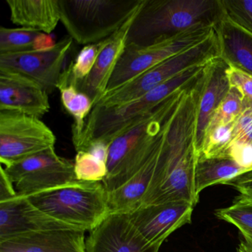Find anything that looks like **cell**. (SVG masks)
I'll return each mask as SVG.
<instances>
[{"label": "cell", "instance_id": "cell-35", "mask_svg": "<svg viewBox=\"0 0 252 252\" xmlns=\"http://www.w3.org/2000/svg\"><path fill=\"white\" fill-rule=\"evenodd\" d=\"M54 37L51 34L40 32L33 44L34 51H45L52 48L56 45Z\"/></svg>", "mask_w": 252, "mask_h": 252}, {"label": "cell", "instance_id": "cell-18", "mask_svg": "<svg viewBox=\"0 0 252 252\" xmlns=\"http://www.w3.org/2000/svg\"><path fill=\"white\" fill-rule=\"evenodd\" d=\"M166 134L161 143L141 169L122 187L109 192L110 214H130L142 206L143 199L153 179Z\"/></svg>", "mask_w": 252, "mask_h": 252}, {"label": "cell", "instance_id": "cell-9", "mask_svg": "<svg viewBox=\"0 0 252 252\" xmlns=\"http://www.w3.org/2000/svg\"><path fill=\"white\" fill-rule=\"evenodd\" d=\"M53 131L39 118L0 111V161L5 166L55 146Z\"/></svg>", "mask_w": 252, "mask_h": 252}, {"label": "cell", "instance_id": "cell-13", "mask_svg": "<svg viewBox=\"0 0 252 252\" xmlns=\"http://www.w3.org/2000/svg\"><path fill=\"white\" fill-rule=\"evenodd\" d=\"M230 65L220 57L205 66L197 80V123L195 148L197 155L212 115L229 92L228 70Z\"/></svg>", "mask_w": 252, "mask_h": 252}, {"label": "cell", "instance_id": "cell-28", "mask_svg": "<svg viewBox=\"0 0 252 252\" xmlns=\"http://www.w3.org/2000/svg\"><path fill=\"white\" fill-rule=\"evenodd\" d=\"M243 108L244 101L243 95L235 88H230L229 92L212 115L206 132L218 125L235 122Z\"/></svg>", "mask_w": 252, "mask_h": 252}, {"label": "cell", "instance_id": "cell-19", "mask_svg": "<svg viewBox=\"0 0 252 252\" xmlns=\"http://www.w3.org/2000/svg\"><path fill=\"white\" fill-rule=\"evenodd\" d=\"M11 20L25 29L51 34L60 21L59 0H6Z\"/></svg>", "mask_w": 252, "mask_h": 252}, {"label": "cell", "instance_id": "cell-6", "mask_svg": "<svg viewBox=\"0 0 252 252\" xmlns=\"http://www.w3.org/2000/svg\"><path fill=\"white\" fill-rule=\"evenodd\" d=\"M220 57L219 40L215 30L203 42L185 50L112 92L106 94L95 106L112 107L124 105L145 95L163 82L191 67L207 64Z\"/></svg>", "mask_w": 252, "mask_h": 252}, {"label": "cell", "instance_id": "cell-11", "mask_svg": "<svg viewBox=\"0 0 252 252\" xmlns=\"http://www.w3.org/2000/svg\"><path fill=\"white\" fill-rule=\"evenodd\" d=\"M194 206L187 201L148 204L128 214L140 234L151 244H162L171 234L191 223Z\"/></svg>", "mask_w": 252, "mask_h": 252}, {"label": "cell", "instance_id": "cell-34", "mask_svg": "<svg viewBox=\"0 0 252 252\" xmlns=\"http://www.w3.org/2000/svg\"><path fill=\"white\" fill-rule=\"evenodd\" d=\"M18 195L13 183L5 173L2 166L0 168V202L6 201Z\"/></svg>", "mask_w": 252, "mask_h": 252}, {"label": "cell", "instance_id": "cell-17", "mask_svg": "<svg viewBox=\"0 0 252 252\" xmlns=\"http://www.w3.org/2000/svg\"><path fill=\"white\" fill-rule=\"evenodd\" d=\"M138 10L114 34L107 38V44L101 50L92 71L76 85L79 91L91 98L94 106L106 94L112 75L126 48L128 32Z\"/></svg>", "mask_w": 252, "mask_h": 252}, {"label": "cell", "instance_id": "cell-24", "mask_svg": "<svg viewBox=\"0 0 252 252\" xmlns=\"http://www.w3.org/2000/svg\"><path fill=\"white\" fill-rule=\"evenodd\" d=\"M234 124V122L220 125L206 132L197 157L205 158L228 157L227 152L232 141Z\"/></svg>", "mask_w": 252, "mask_h": 252}, {"label": "cell", "instance_id": "cell-27", "mask_svg": "<svg viewBox=\"0 0 252 252\" xmlns=\"http://www.w3.org/2000/svg\"><path fill=\"white\" fill-rule=\"evenodd\" d=\"M74 172L78 181L103 182L107 175V163L88 151L76 152Z\"/></svg>", "mask_w": 252, "mask_h": 252}, {"label": "cell", "instance_id": "cell-33", "mask_svg": "<svg viewBox=\"0 0 252 252\" xmlns=\"http://www.w3.org/2000/svg\"><path fill=\"white\" fill-rule=\"evenodd\" d=\"M225 185L232 187L239 192L234 202L252 203V170L244 172L228 182Z\"/></svg>", "mask_w": 252, "mask_h": 252}, {"label": "cell", "instance_id": "cell-8", "mask_svg": "<svg viewBox=\"0 0 252 252\" xmlns=\"http://www.w3.org/2000/svg\"><path fill=\"white\" fill-rule=\"evenodd\" d=\"M4 169L17 194L23 197L79 181L75 175L74 161L59 156L54 147L5 166Z\"/></svg>", "mask_w": 252, "mask_h": 252}, {"label": "cell", "instance_id": "cell-31", "mask_svg": "<svg viewBox=\"0 0 252 252\" xmlns=\"http://www.w3.org/2000/svg\"><path fill=\"white\" fill-rule=\"evenodd\" d=\"M230 87L235 88L243 97L245 104H252V76L230 66L228 70Z\"/></svg>", "mask_w": 252, "mask_h": 252}, {"label": "cell", "instance_id": "cell-10", "mask_svg": "<svg viewBox=\"0 0 252 252\" xmlns=\"http://www.w3.org/2000/svg\"><path fill=\"white\" fill-rule=\"evenodd\" d=\"M73 41L68 36L45 51L0 54V70L22 75L51 94L57 89Z\"/></svg>", "mask_w": 252, "mask_h": 252}, {"label": "cell", "instance_id": "cell-16", "mask_svg": "<svg viewBox=\"0 0 252 252\" xmlns=\"http://www.w3.org/2000/svg\"><path fill=\"white\" fill-rule=\"evenodd\" d=\"M85 231L63 228L0 240V252H87Z\"/></svg>", "mask_w": 252, "mask_h": 252}, {"label": "cell", "instance_id": "cell-26", "mask_svg": "<svg viewBox=\"0 0 252 252\" xmlns=\"http://www.w3.org/2000/svg\"><path fill=\"white\" fill-rule=\"evenodd\" d=\"M40 32L32 29L0 28V54L34 51L33 44Z\"/></svg>", "mask_w": 252, "mask_h": 252}, {"label": "cell", "instance_id": "cell-32", "mask_svg": "<svg viewBox=\"0 0 252 252\" xmlns=\"http://www.w3.org/2000/svg\"><path fill=\"white\" fill-rule=\"evenodd\" d=\"M227 155L239 166L247 170H252V144L244 141H231Z\"/></svg>", "mask_w": 252, "mask_h": 252}, {"label": "cell", "instance_id": "cell-1", "mask_svg": "<svg viewBox=\"0 0 252 252\" xmlns=\"http://www.w3.org/2000/svg\"><path fill=\"white\" fill-rule=\"evenodd\" d=\"M191 83L168 97L112 141L107 175L103 181L108 192L127 182L151 157L164 138L171 117Z\"/></svg>", "mask_w": 252, "mask_h": 252}, {"label": "cell", "instance_id": "cell-36", "mask_svg": "<svg viewBox=\"0 0 252 252\" xmlns=\"http://www.w3.org/2000/svg\"><path fill=\"white\" fill-rule=\"evenodd\" d=\"M237 252H252V246L245 241H242L237 247Z\"/></svg>", "mask_w": 252, "mask_h": 252}, {"label": "cell", "instance_id": "cell-2", "mask_svg": "<svg viewBox=\"0 0 252 252\" xmlns=\"http://www.w3.org/2000/svg\"><path fill=\"white\" fill-rule=\"evenodd\" d=\"M220 0H144L128 32L126 46H151L197 27H216Z\"/></svg>", "mask_w": 252, "mask_h": 252}, {"label": "cell", "instance_id": "cell-30", "mask_svg": "<svg viewBox=\"0 0 252 252\" xmlns=\"http://www.w3.org/2000/svg\"><path fill=\"white\" fill-rule=\"evenodd\" d=\"M234 141L252 144V104L244 103L243 111L234 122L232 135Z\"/></svg>", "mask_w": 252, "mask_h": 252}, {"label": "cell", "instance_id": "cell-14", "mask_svg": "<svg viewBox=\"0 0 252 252\" xmlns=\"http://www.w3.org/2000/svg\"><path fill=\"white\" fill-rule=\"evenodd\" d=\"M63 228L81 229L52 218L26 197L17 195L0 202V240L26 233Z\"/></svg>", "mask_w": 252, "mask_h": 252}, {"label": "cell", "instance_id": "cell-20", "mask_svg": "<svg viewBox=\"0 0 252 252\" xmlns=\"http://www.w3.org/2000/svg\"><path fill=\"white\" fill-rule=\"evenodd\" d=\"M220 57L231 67L252 76V34L225 18L215 27Z\"/></svg>", "mask_w": 252, "mask_h": 252}, {"label": "cell", "instance_id": "cell-4", "mask_svg": "<svg viewBox=\"0 0 252 252\" xmlns=\"http://www.w3.org/2000/svg\"><path fill=\"white\" fill-rule=\"evenodd\" d=\"M108 194L103 182L77 181L26 197L52 218L91 231L110 215Z\"/></svg>", "mask_w": 252, "mask_h": 252}, {"label": "cell", "instance_id": "cell-21", "mask_svg": "<svg viewBox=\"0 0 252 252\" xmlns=\"http://www.w3.org/2000/svg\"><path fill=\"white\" fill-rule=\"evenodd\" d=\"M57 89L61 94L63 107L73 119L72 140L76 147L82 138L85 122L94 108V103L88 95L79 91L75 84L68 82L63 75Z\"/></svg>", "mask_w": 252, "mask_h": 252}, {"label": "cell", "instance_id": "cell-15", "mask_svg": "<svg viewBox=\"0 0 252 252\" xmlns=\"http://www.w3.org/2000/svg\"><path fill=\"white\" fill-rule=\"evenodd\" d=\"M51 108L48 94L22 75L0 70V111L41 117Z\"/></svg>", "mask_w": 252, "mask_h": 252}, {"label": "cell", "instance_id": "cell-12", "mask_svg": "<svg viewBox=\"0 0 252 252\" xmlns=\"http://www.w3.org/2000/svg\"><path fill=\"white\" fill-rule=\"evenodd\" d=\"M90 232L87 252H158L162 245L148 243L128 214H110Z\"/></svg>", "mask_w": 252, "mask_h": 252}, {"label": "cell", "instance_id": "cell-25", "mask_svg": "<svg viewBox=\"0 0 252 252\" xmlns=\"http://www.w3.org/2000/svg\"><path fill=\"white\" fill-rule=\"evenodd\" d=\"M215 215L237 228L244 241L252 246V203L234 201L228 207L218 209Z\"/></svg>", "mask_w": 252, "mask_h": 252}, {"label": "cell", "instance_id": "cell-29", "mask_svg": "<svg viewBox=\"0 0 252 252\" xmlns=\"http://www.w3.org/2000/svg\"><path fill=\"white\" fill-rule=\"evenodd\" d=\"M224 17L252 34V0H220Z\"/></svg>", "mask_w": 252, "mask_h": 252}, {"label": "cell", "instance_id": "cell-3", "mask_svg": "<svg viewBox=\"0 0 252 252\" xmlns=\"http://www.w3.org/2000/svg\"><path fill=\"white\" fill-rule=\"evenodd\" d=\"M206 64L191 67L143 96L124 105L112 107L94 106L87 118L82 138L75 147L76 152L96 140L111 144L116 137L148 114L162 101L197 79Z\"/></svg>", "mask_w": 252, "mask_h": 252}, {"label": "cell", "instance_id": "cell-5", "mask_svg": "<svg viewBox=\"0 0 252 252\" xmlns=\"http://www.w3.org/2000/svg\"><path fill=\"white\" fill-rule=\"evenodd\" d=\"M144 0H59L60 21L79 45L98 43L114 34Z\"/></svg>", "mask_w": 252, "mask_h": 252}, {"label": "cell", "instance_id": "cell-23", "mask_svg": "<svg viewBox=\"0 0 252 252\" xmlns=\"http://www.w3.org/2000/svg\"><path fill=\"white\" fill-rule=\"evenodd\" d=\"M107 39L98 42L85 45L78 54L74 62L63 70V76L68 82L77 85L85 79L92 71L95 62L106 44Z\"/></svg>", "mask_w": 252, "mask_h": 252}, {"label": "cell", "instance_id": "cell-22", "mask_svg": "<svg viewBox=\"0 0 252 252\" xmlns=\"http://www.w3.org/2000/svg\"><path fill=\"white\" fill-rule=\"evenodd\" d=\"M228 157H197L195 169L196 192L198 195L207 187L225 184L235 177L248 172Z\"/></svg>", "mask_w": 252, "mask_h": 252}, {"label": "cell", "instance_id": "cell-7", "mask_svg": "<svg viewBox=\"0 0 252 252\" xmlns=\"http://www.w3.org/2000/svg\"><path fill=\"white\" fill-rule=\"evenodd\" d=\"M215 29L214 26H197L157 45L147 47L127 45L112 75L106 94L123 86L170 57L203 42Z\"/></svg>", "mask_w": 252, "mask_h": 252}]
</instances>
